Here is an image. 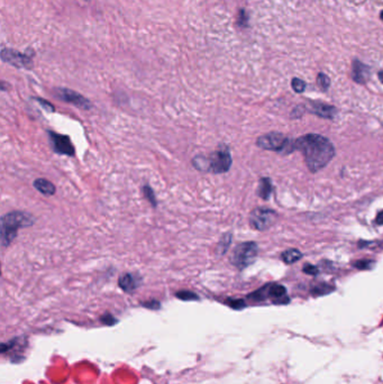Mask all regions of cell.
<instances>
[{
	"instance_id": "obj_1",
	"label": "cell",
	"mask_w": 383,
	"mask_h": 384,
	"mask_svg": "<svg viewBox=\"0 0 383 384\" xmlns=\"http://www.w3.org/2000/svg\"><path fill=\"white\" fill-rule=\"evenodd\" d=\"M294 149L305 156L306 164L311 172L323 169L335 156V148L328 138L318 134H308L294 140Z\"/></svg>"
},
{
	"instance_id": "obj_2",
	"label": "cell",
	"mask_w": 383,
	"mask_h": 384,
	"mask_svg": "<svg viewBox=\"0 0 383 384\" xmlns=\"http://www.w3.org/2000/svg\"><path fill=\"white\" fill-rule=\"evenodd\" d=\"M232 155L226 145L219 146L217 151L211 153L210 156L197 155L192 160V164L197 170L204 172H213L215 174L225 173L232 166Z\"/></svg>"
},
{
	"instance_id": "obj_3",
	"label": "cell",
	"mask_w": 383,
	"mask_h": 384,
	"mask_svg": "<svg viewBox=\"0 0 383 384\" xmlns=\"http://www.w3.org/2000/svg\"><path fill=\"white\" fill-rule=\"evenodd\" d=\"M35 218L25 211H11L1 218V245L9 246L15 240L19 228L29 227L34 225Z\"/></svg>"
},
{
	"instance_id": "obj_4",
	"label": "cell",
	"mask_w": 383,
	"mask_h": 384,
	"mask_svg": "<svg viewBox=\"0 0 383 384\" xmlns=\"http://www.w3.org/2000/svg\"><path fill=\"white\" fill-rule=\"evenodd\" d=\"M258 253L257 244L254 242H246L237 245L231 255V263L240 270L253 264Z\"/></svg>"
},
{
	"instance_id": "obj_5",
	"label": "cell",
	"mask_w": 383,
	"mask_h": 384,
	"mask_svg": "<svg viewBox=\"0 0 383 384\" xmlns=\"http://www.w3.org/2000/svg\"><path fill=\"white\" fill-rule=\"evenodd\" d=\"M258 147L267 151L279 153H291L294 151V142L292 143L288 137L281 133H268L258 137L256 140Z\"/></svg>"
},
{
	"instance_id": "obj_6",
	"label": "cell",
	"mask_w": 383,
	"mask_h": 384,
	"mask_svg": "<svg viewBox=\"0 0 383 384\" xmlns=\"http://www.w3.org/2000/svg\"><path fill=\"white\" fill-rule=\"evenodd\" d=\"M278 215L274 210L267 208L254 209L250 216V224L254 229L257 231H265L275 223Z\"/></svg>"
},
{
	"instance_id": "obj_7",
	"label": "cell",
	"mask_w": 383,
	"mask_h": 384,
	"mask_svg": "<svg viewBox=\"0 0 383 384\" xmlns=\"http://www.w3.org/2000/svg\"><path fill=\"white\" fill-rule=\"evenodd\" d=\"M48 138L52 145L53 151L58 154H64L68 156L74 155V146L67 135H61L54 131H48Z\"/></svg>"
},
{
	"instance_id": "obj_8",
	"label": "cell",
	"mask_w": 383,
	"mask_h": 384,
	"mask_svg": "<svg viewBox=\"0 0 383 384\" xmlns=\"http://www.w3.org/2000/svg\"><path fill=\"white\" fill-rule=\"evenodd\" d=\"M55 95L59 99L67 101V103L77 106L79 108L88 110L92 107V105L89 100L73 90L65 89V88H59V89L55 90Z\"/></svg>"
},
{
	"instance_id": "obj_9",
	"label": "cell",
	"mask_w": 383,
	"mask_h": 384,
	"mask_svg": "<svg viewBox=\"0 0 383 384\" xmlns=\"http://www.w3.org/2000/svg\"><path fill=\"white\" fill-rule=\"evenodd\" d=\"M1 59L16 68L28 69L32 67V60L27 55L10 50V48H3L1 51Z\"/></svg>"
},
{
	"instance_id": "obj_10",
	"label": "cell",
	"mask_w": 383,
	"mask_h": 384,
	"mask_svg": "<svg viewBox=\"0 0 383 384\" xmlns=\"http://www.w3.org/2000/svg\"><path fill=\"white\" fill-rule=\"evenodd\" d=\"M370 74H371V69H370V67L362 63V62L358 59L353 60V62H352V79H353L356 83L364 85L370 79Z\"/></svg>"
},
{
	"instance_id": "obj_11",
	"label": "cell",
	"mask_w": 383,
	"mask_h": 384,
	"mask_svg": "<svg viewBox=\"0 0 383 384\" xmlns=\"http://www.w3.org/2000/svg\"><path fill=\"white\" fill-rule=\"evenodd\" d=\"M309 110L312 114H316L317 116L323 118H334L336 114V109L333 106L326 105L323 103H310Z\"/></svg>"
},
{
	"instance_id": "obj_12",
	"label": "cell",
	"mask_w": 383,
	"mask_h": 384,
	"mask_svg": "<svg viewBox=\"0 0 383 384\" xmlns=\"http://www.w3.org/2000/svg\"><path fill=\"white\" fill-rule=\"evenodd\" d=\"M140 279L136 274L126 273L120 277V286L125 292H133V291L139 285Z\"/></svg>"
},
{
	"instance_id": "obj_13",
	"label": "cell",
	"mask_w": 383,
	"mask_h": 384,
	"mask_svg": "<svg viewBox=\"0 0 383 384\" xmlns=\"http://www.w3.org/2000/svg\"><path fill=\"white\" fill-rule=\"evenodd\" d=\"M34 187L36 188L39 192L45 196H53L55 193V187L50 181L45 179H37L34 181Z\"/></svg>"
},
{
	"instance_id": "obj_14",
	"label": "cell",
	"mask_w": 383,
	"mask_h": 384,
	"mask_svg": "<svg viewBox=\"0 0 383 384\" xmlns=\"http://www.w3.org/2000/svg\"><path fill=\"white\" fill-rule=\"evenodd\" d=\"M272 192V184L270 179L263 178L259 181V185L257 189V195L262 198V199H268Z\"/></svg>"
},
{
	"instance_id": "obj_15",
	"label": "cell",
	"mask_w": 383,
	"mask_h": 384,
	"mask_svg": "<svg viewBox=\"0 0 383 384\" xmlns=\"http://www.w3.org/2000/svg\"><path fill=\"white\" fill-rule=\"evenodd\" d=\"M301 257H302V255H301L300 252H299L298 250H294V249L285 251L284 253L282 254V259L287 264H292L294 262H297Z\"/></svg>"
},
{
	"instance_id": "obj_16",
	"label": "cell",
	"mask_w": 383,
	"mask_h": 384,
	"mask_svg": "<svg viewBox=\"0 0 383 384\" xmlns=\"http://www.w3.org/2000/svg\"><path fill=\"white\" fill-rule=\"evenodd\" d=\"M142 190H143V195L145 197V199H146L149 204L152 205V207L155 208V207L157 206V200L155 198V195H154V191L152 190V188L149 187V185H144Z\"/></svg>"
},
{
	"instance_id": "obj_17",
	"label": "cell",
	"mask_w": 383,
	"mask_h": 384,
	"mask_svg": "<svg viewBox=\"0 0 383 384\" xmlns=\"http://www.w3.org/2000/svg\"><path fill=\"white\" fill-rule=\"evenodd\" d=\"M231 242H232V237H231V234H228V235L224 236L222 242L219 243V245L217 247V252L221 254H224L226 253L227 250H228V246L231 245Z\"/></svg>"
},
{
	"instance_id": "obj_18",
	"label": "cell",
	"mask_w": 383,
	"mask_h": 384,
	"mask_svg": "<svg viewBox=\"0 0 383 384\" xmlns=\"http://www.w3.org/2000/svg\"><path fill=\"white\" fill-rule=\"evenodd\" d=\"M291 87H292V89L297 92V94H301V92H303L306 89V82L301 80V79L293 78L292 81H291Z\"/></svg>"
},
{
	"instance_id": "obj_19",
	"label": "cell",
	"mask_w": 383,
	"mask_h": 384,
	"mask_svg": "<svg viewBox=\"0 0 383 384\" xmlns=\"http://www.w3.org/2000/svg\"><path fill=\"white\" fill-rule=\"evenodd\" d=\"M317 83H318V86L321 89L327 90L329 86H331V80H329V78L326 76L325 73H319L318 76H317Z\"/></svg>"
},
{
	"instance_id": "obj_20",
	"label": "cell",
	"mask_w": 383,
	"mask_h": 384,
	"mask_svg": "<svg viewBox=\"0 0 383 384\" xmlns=\"http://www.w3.org/2000/svg\"><path fill=\"white\" fill-rule=\"evenodd\" d=\"M178 298H181L183 300H192V299H197V294L193 292H190V291H181V292L177 293Z\"/></svg>"
},
{
	"instance_id": "obj_21",
	"label": "cell",
	"mask_w": 383,
	"mask_h": 384,
	"mask_svg": "<svg viewBox=\"0 0 383 384\" xmlns=\"http://www.w3.org/2000/svg\"><path fill=\"white\" fill-rule=\"evenodd\" d=\"M303 272L307 273V274L316 275L317 273H318V268L314 265H311V264H306V265L303 266Z\"/></svg>"
},
{
	"instance_id": "obj_22",
	"label": "cell",
	"mask_w": 383,
	"mask_h": 384,
	"mask_svg": "<svg viewBox=\"0 0 383 384\" xmlns=\"http://www.w3.org/2000/svg\"><path fill=\"white\" fill-rule=\"evenodd\" d=\"M240 14H241V16H240V21H239V24L241 25V26H248V21H249V17H248V15H246V12H245V10H241V12H240Z\"/></svg>"
},
{
	"instance_id": "obj_23",
	"label": "cell",
	"mask_w": 383,
	"mask_h": 384,
	"mask_svg": "<svg viewBox=\"0 0 383 384\" xmlns=\"http://www.w3.org/2000/svg\"><path fill=\"white\" fill-rule=\"evenodd\" d=\"M372 265V262L371 261H359L355 263V266L359 267V268H369L370 266Z\"/></svg>"
},
{
	"instance_id": "obj_24",
	"label": "cell",
	"mask_w": 383,
	"mask_h": 384,
	"mask_svg": "<svg viewBox=\"0 0 383 384\" xmlns=\"http://www.w3.org/2000/svg\"><path fill=\"white\" fill-rule=\"evenodd\" d=\"M37 101H39V104L43 106V108H45L46 110H48V112H53V110H54V107H53V106L48 103V101L42 100V99H37Z\"/></svg>"
},
{
	"instance_id": "obj_25",
	"label": "cell",
	"mask_w": 383,
	"mask_h": 384,
	"mask_svg": "<svg viewBox=\"0 0 383 384\" xmlns=\"http://www.w3.org/2000/svg\"><path fill=\"white\" fill-rule=\"evenodd\" d=\"M377 223H378L379 225H383V211H381V213L378 215V217H377Z\"/></svg>"
},
{
	"instance_id": "obj_26",
	"label": "cell",
	"mask_w": 383,
	"mask_h": 384,
	"mask_svg": "<svg viewBox=\"0 0 383 384\" xmlns=\"http://www.w3.org/2000/svg\"><path fill=\"white\" fill-rule=\"evenodd\" d=\"M378 77H379V80H380L382 83H383V71H380L378 73Z\"/></svg>"
},
{
	"instance_id": "obj_27",
	"label": "cell",
	"mask_w": 383,
	"mask_h": 384,
	"mask_svg": "<svg viewBox=\"0 0 383 384\" xmlns=\"http://www.w3.org/2000/svg\"><path fill=\"white\" fill-rule=\"evenodd\" d=\"M380 18H381V20H383V10L380 12Z\"/></svg>"
}]
</instances>
